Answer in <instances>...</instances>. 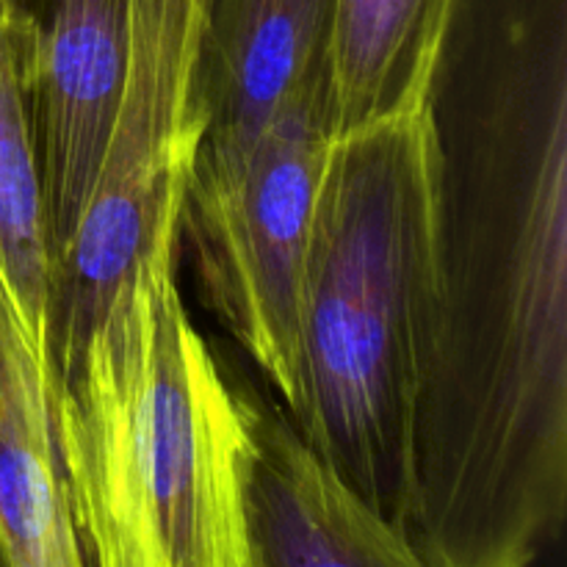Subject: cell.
I'll return each instance as SVG.
<instances>
[{
	"instance_id": "5b68a950",
	"label": "cell",
	"mask_w": 567,
	"mask_h": 567,
	"mask_svg": "<svg viewBox=\"0 0 567 567\" xmlns=\"http://www.w3.org/2000/svg\"><path fill=\"white\" fill-rule=\"evenodd\" d=\"M210 0H131V53L92 197L50 264L48 360L55 388L150 244L181 221L203 144L199 53Z\"/></svg>"
},
{
	"instance_id": "7c38bea8",
	"label": "cell",
	"mask_w": 567,
	"mask_h": 567,
	"mask_svg": "<svg viewBox=\"0 0 567 567\" xmlns=\"http://www.w3.org/2000/svg\"><path fill=\"white\" fill-rule=\"evenodd\" d=\"M11 3V0H0V6H9Z\"/></svg>"
},
{
	"instance_id": "52a82bcc",
	"label": "cell",
	"mask_w": 567,
	"mask_h": 567,
	"mask_svg": "<svg viewBox=\"0 0 567 567\" xmlns=\"http://www.w3.org/2000/svg\"><path fill=\"white\" fill-rule=\"evenodd\" d=\"M255 567H426L297 432L286 410L252 408Z\"/></svg>"
},
{
	"instance_id": "9c48e42d",
	"label": "cell",
	"mask_w": 567,
	"mask_h": 567,
	"mask_svg": "<svg viewBox=\"0 0 567 567\" xmlns=\"http://www.w3.org/2000/svg\"><path fill=\"white\" fill-rule=\"evenodd\" d=\"M336 0H210L199 53L208 125L199 147L249 142L313 72L327 70Z\"/></svg>"
},
{
	"instance_id": "ba28073f",
	"label": "cell",
	"mask_w": 567,
	"mask_h": 567,
	"mask_svg": "<svg viewBox=\"0 0 567 567\" xmlns=\"http://www.w3.org/2000/svg\"><path fill=\"white\" fill-rule=\"evenodd\" d=\"M0 567H86L55 435L48 343L0 269Z\"/></svg>"
},
{
	"instance_id": "30bf717a",
	"label": "cell",
	"mask_w": 567,
	"mask_h": 567,
	"mask_svg": "<svg viewBox=\"0 0 567 567\" xmlns=\"http://www.w3.org/2000/svg\"><path fill=\"white\" fill-rule=\"evenodd\" d=\"M452 0H336L327 48L332 131L421 109Z\"/></svg>"
},
{
	"instance_id": "8fae6325",
	"label": "cell",
	"mask_w": 567,
	"mask_h": 567,
	"mask_svg": "<svg viewBox=\"0 0 567 567\" xmlns=\"http://www.w3.org/2000/svg\"><path fill=\"white\" fill-rule=\"evenodd\" d=\"M0 269L48 343L50 241L28 92V25L0 6Z\"/></svg>"
},
{
	"instance_id": "3957f363",
	"label": "cell",
	"mask_w": 567,
	"mask_h": 567,
	"mask_svg": "<svg viewBox=\"0 0 567 567\" xmlns=\"http://www.w3.org/2000/svg\"><path fill=\"white\" fill-rule=\"evenodd\" d=\"M441 310L430 105L332 136L302 282V441L399 532Z\"/></svg>"
},
{
	"instance_id": "7a4b0ae2",
	"label": "cell",
	"mask_w": 567,
	"mask_h": 567,
	"mask_svg": "<svg viewBox=\"0 0 567 567\" xmlns=\"http://www.w3.org/2000/svg\"><path fill=\"white\" fill-rule=\"evenodd\" d=\"M181 221L155 236L55 388L86 567H255V399L197 332Z\"/></svg>"
},
{
	"instance_id": "8992f818",
	"label": "cell",
	"mask_w": 567,
	"mask_h": 567,
	"mask_svg": "<svg viewBox=\"0 0 567 567\" xmlns=\"http://www.w3.org/2000/svg\"><path fill=\"white\" fill-rule=\"evenodd\" d=\"M28 25V92L50 264L92 197L131 53V0H11Z\"/></svg>"
},
{
	"instance_id": "277c9868",
	"label": "cell",
	"mask_w": 567,
	"mask_h": 567,
	"mask_svg": "<svg viewBox=\"0 0 567 567\" xmlns=\"http://www.w3.org/2000/svg\"><path fill=\"white\" fill-rule=\"evenodd\" d=\"M327 70L313 72L249 142L199 147L181 205L199 288L225 330L280 393L302 399V282L316 188L330 150Z\"/></svg>"
},
{
	"instance_id": "6da1fadb",
	"label": "cell",
	"mask_w": 567,
	"mask_h": 567,
	"mask_svg": "<svg viewBox=\"0 0 567 567\" xmlns=\"http://www.w3.org/2000/svg\"><path fill=\"white\" fill-rule=\"evenodd\" d=\"M426 105L441 310L402 535L535 567L567 509V0H452Z\"/></svg>"
}]
</instances>
